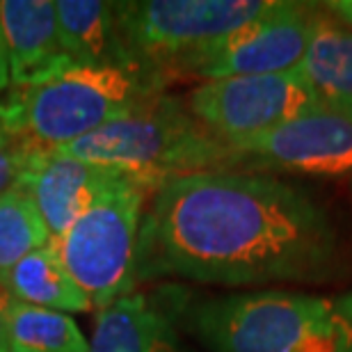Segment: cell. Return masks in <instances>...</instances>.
I'll use <instances>...</instances> for the list:
<instances>
[{
  "mask_svg": "<svg viewBox=\"0 0 352 352\" xmlns=\"http://www.w3.org/2000/svg\"><path fill=\"white\" fill-rule=\"evenodd\" d=\"M336 254V231L309 195L263 172L217 170L151 195L135 277L215 286L318 281L332 274Z\"/></svg>",
  "mask_w": 352,
  "mask_h": 352,
  "instance_id": "6da1fadb",
  "label": "cell"
},
{
  "mask_svg": "<svg viewBox=\"0 0 352 352\" xmlns=\"http://www.w3.org/2000/svg\"><path fill=\"white\" fill-rule=\"evenodd\" d=\"M53 151L117 170L151 192L181 176L241 170L238 153L213 135L188 103L165 94Z\"/></svg>",
  "mask_w": 352,
  "mask_h": 352,
  "instance_id": "7a4b0ae2",
  "label": "cell"
},
{
  "mask_svg": "<svg viewBox=\"0 0 352 352\" xmlns=\"http://www.w3.org/2000/svg\"><path fill=\"white\" fill-rule=\"evenodd\" d=\"M190 325L213 352H352V291H267L199 300Z\"/></svg>",
  "mask_w": 352,
  "mask_h": 352,
  "instance_id": "3957f363",
  "label": "cell"
},
{
  "mask_svg": "<svg viewBox=\"0 0 352 352\" xmlns=\"http://www.w3.org/2000/svg\"><path fill=\"white\" fill-rule=\"evenodd\" d=\"M163 82L115 67L69 65L0 96V126L34 149L89 135L163 94Z\"/></svg>",
  "mask_w": 352,
  "mask_h": 352,
  "instance_id": "277c9868",
  "label": "cell"
},
{
  "mask_svg": "<svg viewBox=\"0 0 352 352\" xmlns=\"http://www.w3.org/2000/svg\"><path fill=\"white\" fill-rule=\"evenodd\" d=\"M274 0H140L115 3L119 32L146 76L167 85L217 39L250 23Z\"/></svg>",
  "mask_w": 352,
  "mask_h": 352,
  "instance_id": "5b68a950",
  "label": "cell"
},
{
  "mask_svg": "<svg viewBox=\"0 0 352 352\" xmlns=\"http://www.w3.org/2000/svg\"><path fill=\"white\" fill-rule=\"evenodd\" d=\"M131 176L119 179L51 248L96 311L126 298L138 286V241L146 197Z\"/></svg>",
  "mask_w": 352,
  "mask_h": 352,
  "instance_id": "8992f818",
  "label": "cell"
},
{
  "mask_svg": "<svg viewBox=\"0 0 352 352\" xmlns=\"http://www.w3.org/2000/svg\"><path fill=\"white\" fill-rule=\"evenodd\" d=\"M190 112L231 149L291 119L322 108L298 69L270 76L204 80L188 96Z\"/></svg>",
  "mask_w": 352,
  "mask_h": 352,
  "instance_id": "52a82bcc",
  "label": "cell"
},
{
  "mask_svg": "<svg viewBox=\"0 0 352 352\" xmlns=\"http://www.w3.org/2000/svg\"><path fill=\"white\" fill-rule=\"evenodd\" d=\"M318 7L281 3L250 23L217 39L183 67V76L201 80L238 78V76H270L295 72L311 41Z\"/></svg>",
  "mask_w": 352,
  "mask_h": 352,
  "instance_id": "ba28073f",
  "label": "cell"
},
{
  "mask_svg": "<svg viewBox=\"0 0 352 352\" xmlns=\"http://www.w3.org/2000/svg\"><path fill=\"white\" fill-rule=\"evenodd\" d=\"M234 151L241 170L248 172L350 176L352 117L322 105L238 144Z\"/></svg>",
  "mask_w": 352,
  "mask_h": 352,
  "instance_id": "9c48e42d",
  "label": "cell"
},
{
  "mask_svg": "<svg viewBox=\"0 0 352 352\" xmlns=\"http://www.w3.org/2000/svg\"><path fill=\"white\" fill-rule=\"evenodd\" d=\"M183 293L133 291L96 311L89 352H197L179 332Z\"/></svg>",
  "mask_w": 352,
  "mask_h": 352,
  "instance_id": "30bf717a",
  "label": "cell"
},
{
  "mask_svg": "<svg viewBox=\"0 0 352 352\" xmlns=\"http://www.w3.org/2000/svg\"><path fill=\"white\" fill-rule=\"evenodd\" d=\"M124 176L110 167L89 165L53 149H41L19 186L37 204L51 241H58L105 190Z\"/></svg>",
  "mask_w": 352,
  "mask_h": 352,
  "instance_id": "8fae6325",
  "label": "cell"
},
{
  "mask_svg": "<svg viewBox=\"0 0 352 352\" xmlns=\"http://www.w3.org/2000/svg\"><path fill=\"white\" fill-rule=\"evenodd\" d=\"M12 85H28L69 65L51 0H0Z\"/></svg>",
  "mask_w": 352,
  "mask_h": 352,
  "instance_id": "7c38bea8",
  "label": "cell"
},
{
  "mask_svg": "<svg viewBox=\"0 0 352 352\" xmlns=\"http://www.w3.org/2000/svg\"><path fill=\"white\" fill-rule=\"evenodd\" d=\"M55 12L62 48L72 62L89 67H115L146 76L124 44L115 16V3L58 0Z\"/></svg>",
  "mask_w": 352,
  "mask_h": 352,
  "instance_id": "4fadbf2b",
  "label": "cell"
},
{
  "mask_svg": "<svg viewBox=\"0 0 352 352\" xmlns=\"http://www.w3.org/2000/svg\"><path fill=\"white\" fill-rule=\"evenodd\" d=\"M298 72L320 103L352 117V28L327 10H318L311 41Z\"/></svg>",
  "mask_w": 352,
  "mask_h": 352,
  "instance_id": "5bb4252c",
  "label": "cell"
},
{
  "mask_svg": "<svg viewBox=\"0 0 352 352\" xmlns=\"http://www.w3.org/2000/svg\"><path fill=\"white\" fill-rule=\"evenodd\" d=\"M0 281L5 284L12 300L21 302V305L53 309V311L62 314H87L94 309L82 288L62 265L51 243L21 258Z\"/></svg>",
  "mask_w": 352,
  "mask_h": 352,
  "instance_id": "9a60e30c",
  "label": "cell"
},
{
  "mask_svg": "<svg viewBox=\"0 0 352 352\" xmlns=\"http://www.w3.org/2000/svg\"><path fill=\"white\" fill-rule=\"evenodd\" d=\"M10 352H89V343L72 316L12 302Z\"/></svg>",
  "mask_w": 352,
  "mask_h": 352,
  "instance_id": "2e32d148",
  "label": "cell"
},
{
  "mask_svg": "<svg viewBox=\"0 0 352 352\" xmlns=\"http://www.w3.org/2000/svg\"><path fill=\"white\" fill-rule=\"evenodd\" d=\"M51 234L37 204L23 188L16 186L0 195V279L21 258L46 248Z\"/></svg>",
  "mask_w": 352,
  "mask_h": 352,
  "instance_id": "e0dca14e",
  "label": "cell"
},
{
  "mask_svg": "<svg viewBox=\"0 0 352 352\" xmlns=\"http://www.w3.org/2000/svg\"><path fill=\"white\" fill-rule=\"evenodd\" d=\"M39 151L0 126V195L19 186Z\"/></svg>",
  "mask_w": 352,
  "mask_h": 352,
  "instance_id": "ac0fdd59",
  "label": "cell"
},
{
  "mask_svg": "<svg viewBox=\"0 0 352 352\" xmlns=\"http://www.w3.org/2000/svg\"><path fill=\"white\" fill-rule=\"evenodd\" d=\"M12 295L7 293L5 284L0 281V352H10V307Z\"/></svg>",
  "mask_w": 352,
  "mask_h": 352,
  "instance_id": "d6986e66",
  "label": "cell"
},
{
  "mask_svg": "<svg viewBox=\"0 0 352 352\" xmlns=\"http://www.w3.org/2000/svg\"><path fill=\"white\" fill-rule=\"evenodd\" d=\"M329 14H334L336 19L343 21L346 25L352 28V0H332V3L322 5Z\"/></svg>",
  "mask_w": 352,
  "mask_h": 352,
  "instance_id": "ffe728a7",
  "label": "cell"
},
{
  "mask_svg": "<svg viewBox=\"0 0 352 352\" xmlns=\"http://www.w3.org/2000/svg\"><path fill=\"white\" fill-rule=\"evenodd\" d=\"M7 87H10V58H7V44H5L3 25H0V96H3V91Z\"/></svg>",
  "mask_w": 352,
  "mask_h": 352,
  "instance_id": "44dd1931",
  "label": "cell"
}]
</instances>
